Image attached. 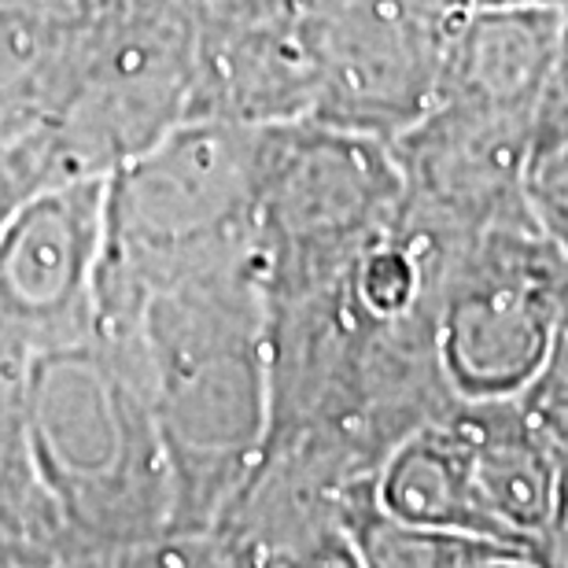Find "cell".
Here are the masks:
<instances>
[{
    "label": "cell",
    "instance_id": "6da1fadb",
    "mask_svg": "<svg viewBox=\"0 0 568 568\" xmlns=\"http://www.w3.org/2000/svg\"><path fill=\"white\" fill-rule=\"evenodd\" d=\"M148 399L170 465V528H214L270 428L266 288L258 258L159 284L138 317Z\"/></svg>",
    "mask_w": 568,
    "mask_h": 568
},
{
    "label": "cell",
    "instance_id": "7a4b0ae2",
    "mask_svg": "<svg viewBox=\"0 0 568 568\" xmlns=\"http://www.w3.org/2000/svg\"><path fill=\"white\" fill-rule=\"evenodd\" d=\"M27 428L78 554L130 550L170 528V465L138 336L33 355Z\"/></svg>",
    "mask_w": 568,
    "mask_h": 568
},
{
    "label": "cell",
    "instance_id": "3957f363",
    "mask_svg": "<svg viewBox=\"0 0 568 568\" xmlns=\"http://www.w3.org/2000/svg\"><path fill=\"white\" fill-rule=\"evenodd\" d=\"M258 133L185 119L108 174L97 336L133 339L144 295L200 270L258 258Z\"/></svg>",
    "mask_w": 568,
    "mask_h": 568
},
{
    "label": "cell",
    "instance_id": "277c9868",
    "mask_svg": "<svg viewBox=\"0 0 568 568\" xmlns=\"http://www.w3.org/2000/svg\"><path fill=\"white\" fill-rule=\"evenodd\" d=\"M44 138L67 178H108L181 126L196 85L192 0H41Z\"/></svg>",
    "mask_w": 568,
    "mask_h": 568
},
{
    "label": "cell",
    "instance_id": "5b68a950",
    "mask_svg": "<svg viewBox=\"0 0 568 568\" xmlns=\"http://www.w3.org/2000/svg\"><path fill=\"white\" fill-rule=\"evenodd\" d=\"M403 203L388 141L303 119L258 133L255 247L266 300L336 277Z\"/></svg>",
    "mask_w": 568,
    "mask_h": 568
},
{
    "label": "cell",
    "instance_id": "8992f818",
    "mask_svg": "<svg viewBox=\"0 0 568 568\" xmlns=\"http://www.w3.org/2000/svg\"><path fill=\"white\" fill-rule=\"evenodd\" d=\"M568 314V255L531 200L473 233L439 295V358L458 399H520Z\"/></svg>",
    "mask_w": 568,
    "mask_h": 568
},
{
    "label": "cell",
    "instance_id": "52a82bcc",
    "mask_svg": "<svg viewBox=\"0 0 568 568\" xmlns=\"http://www.w3.org/2000/svg\"><path fill=\"white\" fill-rule=\"evenodd\" d=\"M314 67V122L399 141L439 93L454 27L410 0H292Z\"/></svg>",
    "mask_w": 568,
    "mask_h": 568
},
{
    "label": "cell",
    "instance_id": "ba28073f",
    "mask_svg": "<svg viewBox=\"0 0 568 568\" xmlns=\"http://www.w3.org/2000/svg\"><path fill=\"white\" fill-rule=\"evenodd\" d=\"M108 178H63L0 233V344L44 355L97 339Z\"/></svg>",
    "mask_w": 568,
    "mask_h": 568
},
{
    "label": "cell",
    "instance_id": "9c48e42d",
    "mask_svg": "<svg viewBox=\"0 0 568 568\" xmlns=\"http://www.w3.org/2000/svg\"><path fill=\"white\" fill-rule=\"evenodd\" d=\"M403 200L476 233L531 200L536 119L436 100L417 126L392 141Z\"/></svg>",
    "mask_w": 568,
    "mask_h": 568
},
{
    "label": "cell",
    "instance_id": "30bf717a",
    "mask_svg": "<svg viewBox=\"0 0 568 568\" xmlns=\"http://www.w3.org/2000/svg\"><path fill=\"white\" fill-rule=\"evenodd\" d=\"M314 115V67L292 0L196 16L189 119L270 130Z\"/></svg>",
    "mask_w": 568,
    "mask_h": 568
},
{
    "label": "cell",
    "instance_id": "8fae6325",
    "mask_svg": "<svg viewBox=\"0 0 568 568\" xmlns=\"http://www.w3.org/2000/svg\"><path fill=\"white\" fill-rule=\"evenodd\" d=\"M558 22L561 8L473 4L454 27L436 100L495 115L539 119Z\"/></svg>",
    "mask_w": 568,
    "mask_h": 568
},
{
    "label": "cell",
    "instance_id": "7c38bea8",
    "mask_svg": "<svg viewBox=\"0 0 568 568\" xmlns=\"http://www.w3.org/2000/svg\"><path fill=\"white\" fill-rule=\"evenodd\" d=\"M450 422L469 454V469L484 506L491 509L506 539L528 550L558 498V454L520 399H462Z\"/></svg>",
    "mask_w": 568,
    "mask_h": 568
},
{
    "label": "cell",
    "instance_id": "4fadbf2b",
    "mask_svg": "<svg viewBox=\"0 0 568 568\" xmlns=\"http://www.w3.org/2000/svg\"><path fill=\"white\" fill-rule=\"evenodd\" d=\"M450 414L436 425L417 428L384 458L377 476L381 506L399 520H410V525L432 531L514 547L491 517V509L484 506L480 491H476L469 454H465V443Z\"/></svg>",
    "mask_w": 568,
    "mask_h": 568
},
{
    "label": "cell",
    "instance_id": "5bb4252c",
    "mask_svg": "<svg viewBox=\"0 0 568 568\" xmlns=\"http://www.w3.org/2000/svg\"><path fill=\"white\" fill-rule=\"evenodd\" d=\"M78 554L30 443L0 469V568H55Z\"/></svg>",
    "mask_w": 568,
    "mask_h": 568
},
{
    "label": "cell",
    "instance_id": "9a60e30c",
    "mask_svg": "<svg viewBox=\"0 0 568 568\" xmlns=\"http://www.w3.org/2000/svg\"><path fill=\"white\" fill-rule=\"evenodd\" d=\"M339 531L355 547L362 568H450L462 542L469 539L432 531L388 514L377 498V480L351 495Z\"/></svg>",
    "mask_w": 568,
    "mask_h": 568
},
{
    "label": "cell",
    "instance_id": "2e32d148",
    "mask_svg": "<svg viewBox=\"0 0 568 568\" xmlns=\"http://www.w3.org/2000/svg\"><path fill=\"white\" fill-rule=\"evenodd\" d=\"M44 122V52L38 8L0 22V148L41 130Z\"/></svg>",
    "mask_w": 568,
    "mask_h": 568
},
{
    "label": "cell",
    "instance_id": "e0dca14e",
    "mask_svg": "<svg viewBox=\"0 0 568 568\" xmlns=\"http://www.w3.org/2000/svg\"><path fill=\"white\" fill-rule=\"evenodd\" d=\"M63 178L67 174L60 159H55L52 141L44 138V130H33L27 138L0 148V233L33 192Z\"/></svg>",
    "mask_w": 568,
    "mask_h": 568
},
{
    "label": "cell",
    "instance_id": "ac0fdd59",
    "mask_svg": "<svg viewBox=\"0 0 568 568\" xmlns=\"http://www.w3.org/2000/svg\"><path fill=\"white\" fill-rule=\"evenodd\" d=\"M520 403L558 454V465L568 469V314L558 336H554V347L542 362L539 377L528 384Z\"/></svg>",
    "mask_w": 568,
    "mask_h": 568
},
{
    "label": "cell",
    "instance_id": "d6986e66",
    "mask_svg": "<svg viewBox=\"0 0 568 568\" xmlns=\"http://www.w3.org/2000/svg\"><path fill=\"white\" fill-rule=\"evenodd\" d=\"M561 144H568V4L561 8L547 93H542L539 119H536V166L547 155L558 152Z\"/></svg>",
    "mask_w": 568,
    "mask_h": 568
},
{
    "label": "cell",
    "instance_id": "ffe728a7",
    "mask_svg": "<svg viewBox=\"0 0 568 568\" xmlns=\"http://www.w3.org/2000/svg\"><path fill=\"white\" fill-rule=\"evenodd\" d=\"M27 369H30V355L0 344V469L30 443Z\"/></svg>",
    "mask_w": 568,
    "mask_h": 568
},
{
    "label": "cell",
    "instance_id": "44dd1931",
    "mask_svg": "<svg viewBox=\"0 0 568 568\" xmlns=\"http://www.w3.org/2000/svg\"><path fill=\"white\" fill-rule=\"evenodd\" d=\"M528 558L536 561V568H568V469L565 465H561L558 498H554L547 525H542L536 542L528 547Z\"/></svg>",
    "mask_w": 568,
    "mask_h": 568
},
{
    "label": "cell",
    "instance_id": "7402d4cb",
    "mask_svg": "<svg viewBox=\"0 0 568 568\" xmlns=\"http://www.w3.org/2000/svg\"><path fill=\"white\" fill-rule=\"evenodd\" d=\"M450 568H536V561L528 558V550L506 547V542L465 539Z\"/></svg>",
    "mask_w": 568,
    "mask_h": 568
},
{
    "label": "cell",
    "instance_id": "603a6c76",
    "mask_svg": "<svg viewBox=\"0 0 568 568\" xmlns=\"http://www.w3.org/2000/svg\"><path fill=\"white\" fill-rule=\"evenodd\" d=\"M288 568H362V561L344 531H333L322 542H314L311 550H303Z\"/></svg>",
    "mask_w": 568,
    "mask_h": 568
},
{
    "label": "cell",
    "instance_id": "cb8c5ba5",
    "mask_svg": "<svg viewBox=\"0 0 568 568\" xmlns=\"http://www.w3.org/2000/svg\"><path fill=\"white\" fill-rule=\"evenodd\" d=\"M536 192L547 203H565L568 207V144L547 155L536 170Z\"/></svg>",
    "mask_w": 568,
    "mask_h": 568
},
{
    "label": "cell",
    "instance_id": "d4e9b609",
    "mask_svg": "<svg viewBox=\"0 0 568 568\" xmlns=\"http://www.w3.org/2000/svg\"><path fill=\"white\" fill-rule=\"evenodd\" d=\"M539 203V214H542V222H547V230L554 233V241L561 244V252L568 255V207L565 203Z\"/></svg>",
    "mask_w": 568,
    "mask_h": 568
},
{
    "label": "cell",
    "instance_id": "484cf974",
    "mask_svg": "<svg viewBox=\"0 0 568 568\" xmlns=\"http://www.w3.org/2000/svg\"><path fill=\"white\" fill-rule=\"evenodd\" d=\"M258 4H274V0H192L196 16H222V11H244Z\"/></svg>",
    "mask_w": 568,
    "mask_h": 568
},
{
    "label": "cell",
    "instance_id": "4316f807",
    "mask_svg": "<svg viewBox=\"0 0 568 568\" xmlns=\"http://www.w3.org/2000/svg\"><path fill=\"white\" fill-rule=\"evenodd\" d=\"M410 4H422L432 11H443V16H462V11L473 8V0H410Z\"/></svg>",
    "mask_w": 568,
    "mask_h": 568
},
{
    "label": "cell",
    "instance_id": "83f0119b",
    "mask_svg": "<svg viewBox=\"0 0 568 568\" xmlns=\"http://www.w3.org/2000/svg\"><path fill=\"white\" fill-rule=\"evenodd\" d=\"M38 4H41V0H0V22L30 16V11L38 8Z\"/></svg>",
    "mask_w": 568,
    "mask_h": 568
},
{
    "label": "cell",
    "instance_id": "f1b7e54d",
    "mask_svg": "<svg viewBox=\"0 0 568 568\" xmlns=\"http://www.w3.org/2000/svg\"><path fill=\"white\" fill-rule=\"evenodd\" d=\"M473 4H542V8H565L568 0H473Z\"/></svg>",
    "mask_w": 568,
    "mask_h": 568
},
{
    "label": "cell",
    "instance_id": "f546056e",
    "mask_svg": "<svg viewBox=\"0 0 568 568\" xmlns=\"http://www.w3.org/2000/svg\"><path fill=\"white\" fill-rule=\"evenodd\" d=\"M63 4H85V0H63Z\"/></svg>",
    "mask_w": 568,
    "mask_h": 568
}]
</instances>
